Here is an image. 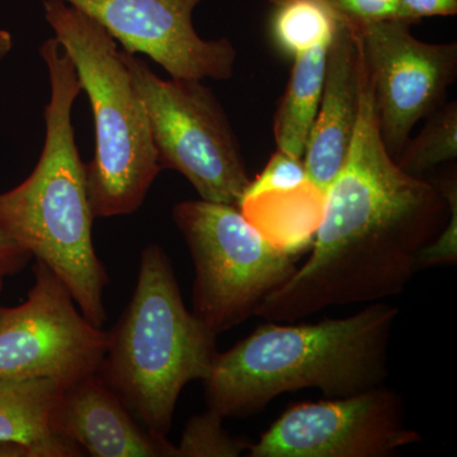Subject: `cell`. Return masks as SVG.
I'll return each instance as SVG.
<instances>
[{
	"label": "cell",
	"instance_id": "obj_1",
	"mask_svg": "<svg viewBox=\"0 0 457 457\" xmlns=\"http://www.w3.org/2000/svg\"><path fill=\"white\" fill-rule=\"evenodd\" d=\"M362 74L356 130L328 188L311 258L264 297L255 315L266 320L295 323L332 306L402 294L420 251L449 221V201L435 183L403 170L385 147L363 60Z\"/></svg>",
	"mask_w": 457,
	"mask_h": 457
},
{
	"label": "cell",
	"instance_id": "obj_2",
	"mask_svg": "<svg viewBox=\"0 0 457 457\" xmlns=\"http://www.w3.org/2000/svg\"><path fill=\"white\" fill-rule=\"evenodd\" d=\"M399 312L378 302L350 317L258 327L216 354L203 381L207 409L222 418L246 417L308 387L342 398L383 385Z\"/></svg>",
	"mask_w": 457,
	"mask_h": 457
},
{
	"label": "cell",
	"instance_id": "obj_3",
	"mask_svg": "<svg viewBox=\"0 0 457 457\" xmlns=\"http://www.w3.org/2000/svg\"><path fill=\"white\" fill-rule=\"evenodd\" d=\"M40 54L51 86L44 113L46 139L29 179L0 194V228L46 264L64 282L84 317L102 328L108 318L104 296L110 278L93 245L96 218L71 122L82 86L56 37L45 41Z\"/></svg>",
	"mask_w": 457,
	"mask_h": 457
},
{
	"label": "cell",
	"instance_id": "obj_4",
	"mask_svg": "<svg viewBox=\"0 0 457 457\" xmlns=\"http://www.w3.org/2000/svg\"><path fill=\"white\" fill-rule=\"evenodd\" d=\"M216 337L186 308L164 249L150 245L98 374L147 432L168 440L183 387L212 371Z\"/></svg>",
	"mask_w": 457,
	"mask_h": 457
},
{
	"label": "cell",
	"instance_id": "obj_5",
	"mask_svg": "<svg viewBox=\"0 0 457 457\" xmlns=\"http://www.w3.org/2000/svg\"><path fill=\"white\" fill-rule=\"evenodd\" d=\"M45 18L71 56L96 126V152L84 164L95 218L140 209L162 167L145 107L106 29L64 0H44Z\"/></svg>",
	"mask_w": 457,
	"mask_h": 457
},
{
	"label": "cell",
	"instance_id": "obj_6",
	"mask_svg": "<svg viewBox=\"0 0 457 457\" xmlns=\"http://www.w3.org/2000/svg\"><path fill=\"white\" fill-rule=\"evenodd\" d=\"M173 221L194 262L192 312L213 335L255 315L296 270L295 258L267 242L237 206L182 201L173 207Z\"/></svg>",
	"mask_w": 457,
	"mask_h": 457
},
{
	"label": "cell",
	"instance_id": "obj_7",
	"mask_svg": "<svg viewBox=\"0 0 457 457\" xmlns=\"http://www.w3.org/2000/svg\"><path fill=\"white\" fill-rule=\"evenodd\" d=\"M121 56L145 107L162 170L179 171L201 200L237 207L251 179L212 89L198 79H162L137 54Z\"/></svg>",
	"mask_w": 457,
	"mask_h": 457
},
{
	"label": "cell",
	"instance_id": "obj_8",
	"mask_svg": "<svg viewBox=\"0 0 457 457\" xmlns=\"http://www.w3.org/2000/svg\"><path fill=\"white\" fill-rule=\"evenodd\" d=\"M25 303L0 311V378H49L66 385L98 372L108 332L78 311L71 291L40 261Z\"/></svg>",
	"mask_w": 457,
	"mask_h": 457
},
{
	"label": "cell",
	"instance_id": "obj_9",
	"mask_svg": "<svg viewBox=\"0 0 457 457\" xmlns=\"http://www.w3.org/2000/svg\"><path fill=\"white\" fill-rule=\"evenodd\" d=\"M411 26L385 18L354 27L371 82L378 130L394 159L417 123L446 102L457 77L456 42L420 40Z\"/></svg>",
	"mask_w": 457,
	"mask_h": 457
},
{
	"label": "cell",
	"instance_id": "obj_10",
	"mask_svg": "<svg viewBox=\"0 0 457 457\" xmlns=\"http://www.w3.org/2000/svg\"><path fill=\"white\" fill-rule=\"evenodd\" d=\"M423 437L405 427L402 396L384 385L288 408L249 444L251 457H386Z\"/></svg>",
	"mask_w": 457,
	"mask_h": 457
},
{
	"label": "cell",
	"instance_id": "obj_11",
	"mask_svg": "<svg viewBox=\"0 0 457 457\" xmlns=\"http://www.w3.org/2000/svg\"><path fill=\"white\" fill-rule=\"evenodd\" d=\"M121 42L123 51L145 54L171 78L228 80L237 50L230 40H204L192 23L201 0H64Z\"/></svg>",
	"mask_w": 457,
	"mask_h": 457
},
{
	"label": "cell",
	"instance_id": "obj_12",
	"mask_svg": "<svg viewBox=\"0 0 457 457\" xmlns=\"http://www.w3.org/2000/svg\"><path fill=\"white\" fill-rule=\"evenodd\" d=\"M51 427L92 457H174L176 451L137 422L98 372L62 385Z\"/></svg>",
	"mask_w": 457,
	"mask_h": 457
},
{
	"label": "cell",
	"instance_id": "obj_13",
	"mask_svg": "<svg viewBox=\"0 0 457 457\" xmlns=\"http://www.w3.org/2000/svg\"><path fill=\"white\" fill-rule=\"evenodd\" d=\"M361 90L359 33L341 21L328 49L323 95L303 154L308 179L323 191L337 179L350 152L359 120Z\"/></svg>",
	"mask_w": 457,
	"mask_h": 457
},
{
	"label": "cell",
	"instance_id": "obj_14",
	"mask_svg": "<svg viewBox=\"0 0 457 457\" xmlns=\"http://www.w3.org/2000/svg\"><path fill=\"white\" fill-rule=\"evenodd\" d=\"M62 387L49 378H0V445L22 447L29 457L86 456L51 427Z\"/></svg>",
	"mask_w": 457,
	"mask_h": 457
},
{
	"label": "cell",
	"instance_id": "obj_15",
	"mask_svg": "<svg viewBox=\"0 0 457 457\" xmlns=\"http://www.w3.org/2000/svg\"><path fill=\"white\" fill-rule=\"evenodd\" d=\"M326 203L327 192L308 179L294 188L246 195L237 209L267 242L296 258L314 243Z\"/></svg>",
	"mask_w": 457,
	"mask_h": 457
},
{
	"label": "cell",
	"instance_id": "obj_16",
	"mask_svg": "<svg viewBox=\"0 0 457 457\" xmlns=\"http://www.w3.org/2000/svg\"><path fill=\"white\" fill-rule=\"evenodd\" d=\"M330 41L321 42L294 57L293 71L273 119L278 150L295 158L303 159L317 119Z\"/></svg>",
	"mask_w": 457,
	"mask_h": 457
},
{
	"label": "cell",
	"instance_id": "obj_17",
	"mask_svg": "<svg viewBox=\"0 0 457 457\" xmlns=\"http://www.w3.org/2000/svg\"><path fill=\"white\" fill-rule=\"evenodd\" d=\"M270 36L279 53L294 57L332 40L341 22L332 9L318 0H282L272 5Z\"/></svg>",
	"mask_w": 457,
	"mask_h": 457
},
{
	"label": "cell",
	"instance_id": "obj_18",
	"mask_svg": "<svg viewBox=\"0 0 457 457\" xmlns=\"http://www.w3.org/2000/svg\"><path fill=\"white\" fill-rule=\"evenodd\" d=\"M426 119L420 134L409 137L394 159L414 177H425L427 171L457 158V102H445Z\"/></svg>",
	"mask_w": 457,
	"mask_h": 457
},
{
	"label": "cell",
	"instance_id": "obj_19",
	"mask_svg": "<svg viewBox=\"0 0 457 457\" xmlns=\"http://www.w3.org/2000/svg\"><path fill=\"white\" fill-rule=\"evenodd\" d=\"M248 449L249 444L225 431L221 416L207 409L188 420L174 457H237Z\"/></svg>",
	"mask_w": 457,
	"mask_h": 457
},
{
	"label": "cell",
	"instance_id": "obj_20",
	"mask_svg": "<svg viewBox=\"0 0 457 457\" xmlns=\"http://www.w3.org/2000/svg\"><path fill=\"white\" fill-rule=\"evenodd\" d=\"M440 189L442 196L450 204V218L444 230L433 242L420 251L417 260L418 270L457 262V176L456 170L449 171L437 179H431Z\"/></svg>",
	"mask_w": 457,
	"mask_h": 457
},
{
	"label": "cell",
	"instance_id": "obj_21",
	"mask_svg": "<svg viewBox=\"0 0 457 457\" xmlns=\"http://www.w3.org/2000/svg\"><path fill=\"white\" fill-rule=\"evenodd\" d=\"M308 179L303 158H295L278 150L270 156L264 170L251 179L243 196L297 187Z\"/></svg>",
	"mask_w": 457,
	"mask_h": 457
},
{
	"label": "cell",
	"instance_id": "obj_22",
	"mask_svg": "<svg viewBox=\"0 0 457 457\" xmlns=\"http://www.w3.org/2000/svg\"><path fill=\"white\" fill-rule=\"evenodd\" d=\"M270 5L282 0H269ZM335 12L337 17L352 27L368 25L376 21L393 18L398 0H318Z\"/></svg>",
	"mask_w": 457,
	"mask_h": 457
},
{
	"label": "cell",
	"instance_id": "obj_23",
	"mask_svg": "<svg viewBox=\"0 0 457 457\" xmlns=\"http://www.w3.org/2000/svg\"><path fill=\"white\" fill-rule=\"evenodd\" d=\"M457 14V0H398L393 18L417 25L423 18L453 17Z\"/></svg>",
	"mask_w": 457,
	"mask_h": 457
},
{
	"label": "cell",
	"instance_id": "obj_24",
	"mask_svg": "<svg viewBox=\"0 0 457 457\" xmlns=\"http://www.w3.org/2000/svg\"><path fill=\"white\" fill-rule=\"evenodd\" d=\"M31 258L32 255L20 243L0 228V290L4 279L21 272Z\"/></svg>",
	"mask_w": 457,
	"mask_h": 457
},
{
	"label": "cell",
	"instance_id": "obj_25",
	"mask_svg": "<svg viewBox=\"0 0 457 457\" xmlns=\"http://www.w3.org/2000/svg\"><path fill=\"white\" fill-rule=\"evenodd\" d=\"M13 47V38L8 31H0V62L8 55L9 51Z\"/></svg>",
	"mask_w": 457,
	"mask_h": 457
},
{
	"label": "cell",
	"instance_id": "obj_26",
	"mask_svg": "<svg viewBox=\"0 0 457 457\" xmlns=\"http://www.w3.org/2000/svg\"><path fill=\"white\" fill-rule=\"evenodd\" d=\"M0 311H2V306H0Z\"/></svg>",
	"mask_w": 457,
	"mask_h": 457
}]
</instances>
